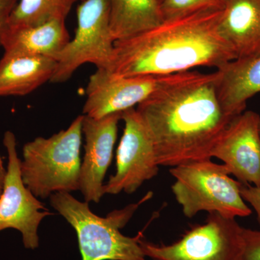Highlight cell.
Here are the masks:
<instances>
[{"mask_svg": "<svg viewBox=\"0 0 260 260\" xmlns=\"http://www.w3.org/2000/svg\"><path fill=\"white\" fill-rule=\"evenodd\" d=\"M217 79V71H189L138 106L159 166L211 159L212 150L234 119L220 106Z\"/></svg>", "mask_w": 260, "mask_h": 260, "instance_id": "cell-1", "label": "cell"}, {"mask_svg": "<svg viewBox=\"0 0 260 260\" xmlns=\"http://www.w3.org/2000/svg\"><path fill=\"white\" fill-rule=\"evenodd\" d=\"M223 8L202 10L116 41L110 73L121 77L167 75L198 67L217 70L236 56L220 31Z\"/></svg>", "mask_w": 260, "mask_h": 260, "instance_id": "cell-2", "label": "cell"}, {"mask_svg": "<svg viewBox=\"0 0 260 260\" xmlns=\"http://www.w3.org/2000/svg\"><path fill=\"white\" fill-rule=\"evenodd\" d=\"M152 196L153 193L148 192L138 203L113 210L105 218L93 213L88 202H80L69 192L54 193L49 198L52 208L76 232L82 260H145L140 245L143 233L128 237L120 229Z\"/></svg>", "mask_w": 260, "mask_h": 260, "instance_id": "cell-3", "label": "cell"}, {"mask_svg": "<svg viewBox=\"0 0 260 260\" xmlns=\"http://www.w3.org/2000/svg\"><path fill=\"white\" fill-rule=\"evenodd\" d=\"M83 117L50 138L39 137L24 145L22 179L37 198L79 190Z\"/></svg>", "mask_w": 260, "mask_h": 260, "instance_id": "cell-4", "label": "cell"}, {"mask_svg": "<svg viewBox=\"0 0 260 260\" xmlns=\"http://www.w3.org/2000/svg\"><path fill=\"white\" fill-rule=\"evenodd\" d=\"M169 172L176 179L173 193L187 218L201 211L229 218L251 215L240 194L242 183L229 177L223 164L205 159L172 167Z\"/></svg>", "mask_w": 260, "mask_h": 260, "instance_id": "cell-5", "label": "cell"}, {"mask_svg": "<svg viewBox=\"0 0 260 260\" xmlns=\"http://www.w3.org/2000/svg\"><path fill=\"white\" fill-rule=\"evenodd\" d=\"M75 36L56 56L51 83H63L82 65L91 63L110 71L114 58V41L110 26L109 0H83L77 8Z\"/></svg>", "mask_w": 260, "mask_h": 260, "instance_id": "cell-6", "label": "cell"}, {"mask_svg": "<svg viewBox=\"0 0 260 260\" xmlns=\"http://www.w3.org/2000/svg\"><path fill=\"white\" fill-rule=\"evenodd\" d=\"M243 229L235 218L212 213L205 223L191 228L170 245H157L143 237L140 245L153 260H242Z\"/></svg>", "mask_w": 260, "mask_h": 260, "instance_id": "cell-7", "label": "cell"}, {"mask_svg": "<svg viewBox=\"0 0 260 260\" xmlns=\"http://www.w3.org/2000/svg\"><path fill=\"white\" fill-rule=\"evenodd\" d=\"M185 73L167 75L121 77L97 69L89 79L84 115L101 119L139 105L160 89L182 78Z\"/></svg>", "mask_w": 260, "mask_h": 260, "instance_id": "cell-8", "label": "cell"}, {"mask_svg": "<svg viewBox=\"0 0 260 260\" xmlns=\"http://www.w3.org/2000/svg\"><path fill=\"white\" fill-rule=\"evenodd\" d=\"M121 120L124 129L116 151V171L104 184L105 194H133L158 173L153 140L138 111H124Z\"/></svg>", "mask_w": 260, "mask_h": 260, "instance_id": "cell-9", "label": "cell"}, {"mask_svg": "<svg viewBox=\"0 0 260 260\" xmlns=\"http://www.w3.org/2000/svg\"><path fill=\"white\" fill-rule=\"evenodd\" d=\"M3 143L8 154L4 187L0 196V232L14 229L21 233L24 246H39L38 228L45 217L53 215L24 184L16 138L12 132L5 133Z\"/></svg>", "mask_w": 260, "mask_h": 260, "instance_id": "cell-10", "label": "cell"}, {"mask_svg": "<svg viewBox=\"0 0 260 260\" xmlns=\"http://www.w3.org/2000/svg\"><path fill=\"white\" fill-rule=\"evenodd\" d=\"M260 116L246 111L230 121L211 152L243 184L260 186Z\"/></svg>", "mask_w": 260, "mask_h": 260, "instance_id": "cell-11", "label": "cell"}, {"mask_svg": "<svg viewBox=\"0 0 260 260\" xmlns=\"http://www.w3.org/2000/svg\"><path fill=\"white\" fill-rule=\"evenodd\" d=\"M121 113L101 119L84 116L85 155L80 173V189L85 202L99 203L105 193L104 179L113 157Z\"/></svg>", "mask_w": 260, "mask_h": 260, "instance_id": "cell-12", "label": "cell"}, {"mask_svg": "<svg viewBox=\"0 0 260 260\" xmlns=\"http://www.w3.org/2000/svg\"><path fill=\"white\" fill-rule=\"evenodd\" d=\"M222 37L236 59L260 54V0H224Z\"/></svg>", "mask_w": 260, "mask_h": 260, "instance_id": "cell-13", "label": "cell"}, {"mask_svg": "<svg viewBox=\"0 0 260 260\" xmlns=\"http://www.w3.org/2000/svg\"><path fill=\"white\" fill-rule=\"evenodd\" d=\"M216 71L219 102L233 119L244 112L249 99L260 93V54L234 59Z\"/></svg>", "mask_w": 260, "mask_h": 260, "instance_id": "cell-14", "label": "cell"}, {"mask_svg": "<svg viewBox=\"0 0 260 260\" xmlns=\"http://www.w3.org/2000/svg\"><path fill=\"white\" fill-rule=\"evenodd\" d=\"M56 65L47 56L5 53L0 60V97L31 93L50 81Z\"/></svg>", "mask_w": 260, "mask_h": 260, "instance_id": "cell-15", "label": "cell"}, {"mask_svg": "<svg viewBox=\"0 0 260 260\" xmlns=\"http://www.w3.org/2000/svg\"><path fill=\"white\" fill-rule=\"evenodd\" d=\"M70 41L64 20L15 29H8L0 40L5 53L42 56L55 59Z\"/></svg>", "mask_w": 260, "mask_h": 260, "instance_id": "cell-16", "label": "cell"}, {"mask_svg": "<svg viewBox=\"0 0 260 260\" xmlns=\"http://www.w3.org/2000/svg\"><path fill=\"white\" fill-rule=\"evenodd\" d=\"M114 41L128 39L155 28L165 20L164 0H109Z\"/></svg>", "mask_w": 260, "mask_h": 260, "instance_id": "cell-17", "label": "cell"}, {"mask_svg": "<svg viewBox=\"0 0 260 260\" xmlns=\"http://www.w3.org/2000/svg\"><path fill=\"white\" fill-rule=\"evenodd\" d=\"M79 0H18L8 29L37 26L54 20H64Z\"/></svg>", "mask_w": 260, "mask_h": 260, "instance_id": "cell-18", "label": "cell"}, {"mask_svg": "<svg viewBox=\"0 0 260 260\" xmlns=\"http://www.w3.org/2000/svg\"><path fill=\"white\" fill-rule=\"evenodd\" d=\"M224 0H164L165 20L179 18L197 12L223 8Z\"/></svg>", "mask_w": 260, "mask_h": 260, "instance_id": "cell-19", "label": "cell"}, {"mask_svg": "<svg viewBox=\"0 0 260 260\" xmlns=\"http://www.w3.org/2000/svg\"><path fill=\"white\" fill-rule=\"evenodd\" d=\"M244 251L242 260H260V231L243 229Z\"/></svg>", "mask_w": 260, "mask_h": 260, "instance_id": "cell-20", "label": "cell"}, {"mask_svg": "<svg viewBox=\"0 0 260 260\" xmlns=\"http://www.w3.org/2000/svg\"><path fill=\"white\" fill-rule=\"evenodd\" d=\"M240 194L243 200L252 206L257 215L258 223L260 225V186L251 184H241Z\"/></svg>", "mask_w": 260, "mask_h": 260, "instance_id": "cell-21", "label": "cell"}, {"mask_svg": "<svg viewBox=\"0 0 260 260\" xmlns=\"http://www.w3.org/2000/svg\"><path fill=\"white\" fill-rule=\"evenodd\" d=\"M17 3L16 0H0V40L8 30L10 15Z\"/></svg>", "mask_w": 260, "mask_h": 260, "instance_id": "cell-22", "label": "cell"}, {"mask_svg": "<svg viewBox=\"0 0 260 260\" xmlns=\"http://www.w3.org/2000/svg\"><path fill=\"white\" fill-rule=\"evenodd\" d=\"M7 170L5 169L4 165H3V161L2 160L1 156H0V196L3 193V187H4V183L5 176H6Z\"/></svg>", "mask_w": 260, "mask_h": 260, "instance_id": "cell-23", "label": "cell"}, {"mask_svg": "<svg viewBox=\"0 0 260 260\" xmlns=\"http://www.w3.org/2000/svg\"><path fill=\"white\" fill-rule=\"evenodd\" d=\"M259 135H260V119H259Z\"/></svg>", "mask_w": 260, "mask_h": 260, "instance_id": "cell-24", "label": "cell"}, {"mask_svg": "<svg viewBox=\"0 0 260 260\" xmlns=\"http://www.w3.org/2000/svg\"><path fill=\"white\" fill-rule=\"evenodd\" d=\"M79 1H81L82 2V1H83V0H79Z\"/></svg>", "mask_w": 260, "mask_h": 260, "instance_id": "cell-25", "label": "cell"}, {"mask_svg": "<svg viewBox=\"0 0 260 260\" xmlns=\"http://www.w3.org/2000/svg\"><path fill=\"white\" fill-rule=\"evenodd\" d=\"M17 2H18V0H16Z\"/></svg>", "mask_w": 260, "mask_h": 260, "instance_id": "cell-26", "label": "cell"}]
</instances>
